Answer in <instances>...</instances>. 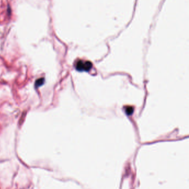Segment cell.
<instances>
[{
  "label": "cell",
  "mask_w": 189,
  "mask_h": 189,
  "mask_svg": "<svg viewBox=\"0 0 189 189\" xmlns=\"http://www.w3.org/2000/svg\"><path fill=\"white\" fill-rule=\"evenodd\" d=\"M92 67V63L89 61L79 60L77 61L76 64V69L77 71H80V72L89 71Z\"/></svg>",
  "instance_id": "6da1fadb"
},
{
  "label": "cell",
  "mask_w": 189,
  "mask_h": 189,
  "mask_svg": "<svg viewBox=\"0 0 189 189\" xmlns=\"http://www.w3.org/2000/svg\"><path fill=\"white\" fill-rule=\"evenodd\" d=\"M125 111L127 115L130 116L134 112V108L132 106H128L125 108Z\"/></svg>",
  "instance_id": "7a4b0ae2"
},
{
  "label": "cell",
  "mask_w": 189,
  "mask_h": 189,
  "mask_svg": "<svg viewBox=\"0 0 189 189\" xmlns=\"http://www.w3.org/2000/svg\"><path fill=\"white\" fill-rule=\"evenodd\" d=\"M44 82H45V79L44 78H39L38 80H36L35 82V87H38L39 86H42L43 84L44 83Z\"/></svg>",
  "instance_id": "3957f363"
}]
</instances>
